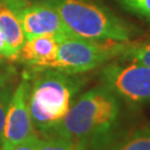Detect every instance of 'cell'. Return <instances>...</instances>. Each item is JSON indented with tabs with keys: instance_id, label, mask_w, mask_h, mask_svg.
Returning <instances> with one entry per match:
<instances>
[{
	"instance_id": "obj_1",
	"label": "cell",
	"mask_w": 150,
	"mask_h": 150,
	"mask_svg": "<svg viewBox=\"0 0 150 150\" xmlns=\"http://www.w3.org/2000/svg\"><path fill=\"white\" fill-rule=\"evenodd\" d=\"M120 113L119 97L103 85L95 87L72 102L64 118L46 137L57 136L87 149L100 150L115 139Z\"/></svg>"
},
{
	"instance_id": "obj_2",
	"label": "cell",
	"mask_w": 150,
	"mask_h": 150,
	"mask_svg": "<svg viewBox=\"0 0 150 150\" xmlns=\"http://www.w3.org/2000/svg\"><path fill=\"white\" fill-rule=\"evenodd\" d=\"M58 11L75 36L91 40L128 42L137 29L92 0H43Z\"/></svg>"
},
{
	"instance_id": "obj_3",
	"label": "cell",
	"mask_w": 150,
	"mask_h": 150,
	"mask_svg": "<svg viewBox=\"0 0 150 150\" xmlns=\"http://www.w3.org/2000/svg\"><path fill=\"white\" fill-rule=\"evenodd\" d=\"M31 85L29 108L35 128L47 136L69 111L81 78L56 69H45Z\"/></svg>"
},
{
	"instance_id": "obj_4",
	"label": "cell",
	"mask_w": 150,
	"mask_h": 150,
	"mask_svg": "<svg viewBox=\"0 0 150 150\" xmlns=\"http://www.w3.org/2000/svg\"><path fill=\"white\" fill-rule=\"evenodd\" d=\"M127 42L91 40L80 37H67L59 41L57 58L49 69L78 75L102 66L120 57Z\"/></svg>"
},
{
	"instance_id": "obj_5",
	"label": "cell",
	"mask_w": 150,
	"mask_h": 150,
	"mask_svg": "<svg viewBox=\"0 0 150 150\" xmlns=\"http://www.w3.org/2000/svg\"><path fill=\"white\" fill-rule=\"evenodd\" d=\"M100 81L129 103H150V67L127 60L110 62L100 70Z\"/></svg>"
},
{
	"instance_id": "obj_6",
	"label": "cell",
	"mask_w": 150,
	"mask_h": 150,
	"mask_svg": "<svg viewBox=\"0 0 150 150\" xmlns=\"http://www.w3.org/2000/svg\"><path fill=\"white\" fill-rule=\"evenodd\" d=\"M30 89L31 85L25 78L11 96L0 150H9L36 134L29 108Z\"/></svg>"
},
{
	"instance_id": "obj_7",
	"label": "cell",
	"mask_w": 150,
	"mask_h": 150,
	"mask_svg": "<svg viewBox=\"0 0 150 150\" xmlns=\"http://www.w3.org/2000/svg\"><path fill=\"white\" fill-rule=\"evenodd\" d=\"M25 37L31 39L42 35H54L64 39L77 37L61 19L58 11L45 1H30L17 12Z\"/></svg>"
},
{
	"instance_id": "obj_8",
	"label": "cell",
	"mask_w": 150,
	"mask_h": 150,
	"mask_svg": "<svg viewBox=\"0 0 150 150\" xmlns=\"http://www.w3.org/2000/svg\"><path fill=\"white\" fill-rule=\"evenodd\" d=\"M60 40L59 37L54 35H42L27 39L18 59L35 70L49 69L57 58Z\"/></svg>"
},
{
	"instance_id": "obj_9",
	"label": "cell",
	"mask_w": 150,
	"mask_h": 150,
	"mask_svg": "<svg viewBox=\"0 0 150 150\" xmlns=\"http://www.w3.org/2000/svg\"><path fill=\"white\" fill-rule=\"evenodd\" d=\"M0 31L2 32L17 60L19 58L22 46L26 41L25 32L18 15L12 9L1 2H0Z\"/></svg>"
},
{
	"instance_id": "obj_10",
	"label": "cell",
	"mask_w": 150,
	"mask_h": 150,
	"mask_svg": "<svg viewBox=\"0 0 150 150\" xmlns=\"http://www.w3.org/2000/svg\"><path fill=\"white\" fill-rule=\"evenodd\" d=\"M100 150H150V126L134 129Z\"/></svg>"
},
{
	"instance_id": "obj_11",
	"label": "cell",
	"mask_w": 150,
	"mask_h": 150,
	"mask_svg": "<svg viewBox=\"0 0 150 150\" xmlns=\"http://www.w3.org/2000/svg\"><path fill=\"white\" fill-rule=\"evenodd\" d=\"M121 59L150 67V40L134 43L127 42L126 49L121 54Z\"/></svg>"
},
{
	"instance_id": "obj_12",
	"label": "cell",
	"mask_w": 150,
	"mask_h": 150,
	"mask_svg": "<svg viewBox=\"0 0 150 150\" xmlns=\"http://www.w3.org/2000/svg\"><path fill=\"white\" fill-rule=\"evenodd\" d=\"M125 10L150 23V0H116Z\"/></svg>"
},
{
	"instance_id": "obj_13",
	"label": "cell",
	"mask_w": 150,
	"mask_h": 150,
	"mask_svg": "<svg viewBox=\"0 0 150 150\" xmlns=\"http://www.w3.org/2000/svg\"><path fill=\"white\" fill-rule=\"evenodd\" d=\"M39 150H88L86 147L57 136H48L39 147Z\"/></svg>"
},
{
	"instance_id": "obj_14",
	"label": "cell",
	"mask_w": 150,
	"mask_h": 150,
	"mask_svg": "<svg viewBox=\"0 0 150 150\" xmlns=\"http://www.w3.org/2000/svg\"><path fill=\"white\" fill-rule=\"evenodd\" d=\"M11 96H12V91L9 87H0V148L2 145L6 117H7V111H8Z\"/></svg>"
},
{
	"instance_id": "obj_15",
	"label": "cell",
	"mask_w": 150,
	"mask_h": 150,
	"mask_svg": "<svg viewBox=\"0 0 150 150\" xmlns=\"http://www.w3.org/2000/svg\"><path fill=\"white\" fill-rule=\"evenodd\" d=\"M41 142H42V139L36 132L35 134H32L31 137H29L28 139L20 142L19 145L10 148L9 150H39Z\"/></svg>"
},
{
	"instance_id": "obj_16",
	"label": "cell",
	"mask_w": 150,
	"mask_h": 150,
	"mask_svg": "<svg viewBox=\"0 0 150 150\" xmlns=\"http://www.w3.org/2000/svg\"><path fill=\"white\" fill-rule=\"evenodd\" d=\"M0 58H6V59L10 60H16V57L12 52V50L10 49L9 45L7 42L6 38L4 37L2 32L0 31Z\"/></svg>"
},
{
	"instance_id": "obj_17",
	"label": "cell",
	"mask_w": 150,
	"mask_h": 150,
	"mask_svg": "<svg viewBox=\"0 0 150 150\" xmlns=\"http://www.w3.org/2000/svg\"><path fill=\"white\" fill-rule=\"evenodd\" d=\"M8 79H9V76L7 74L0 72V87H5L8 82Z\"/></svg>"
},
{
	"instance_id": "obj_18",
	"label": "cell",
	"mask_w": 150,
	"mask_h": 150,
	"mask_svg": "<svg viewBox=\"0 0 150 150\" xmlns=\"http://www.w3.org/2000/svg\"><path fill=\"white\" fill-rule=\"evenodd\" d=\"M1 62H2V58H0V64H1Z\"/></svg>"
},
{
	"instance_id": "obj_19",
	"label": "cell",
	"mask_w": 150,
	"mask_h": 150,
	"mask_svg": "<svg viewBox=\"0 0 150 150\" xmlns=\"http://www.w3.org/2000/svg\"><path fill=\"white\" fill-rule=\"evenodd\" d=\"M36 1H43V0H36Z\"/></svg>"
}]
</instances>
